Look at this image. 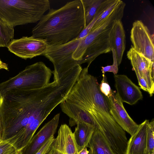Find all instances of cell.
Returning a JSON list of instances; mask_svg holds the SVG:
<instances>
[{"instance_id": "1", "label": "cell", "mask_w": 154, "mask_h": 154, "mask_svg": "<svg viewBox=\"0 0 154 154\" xmlns=\"http://www.w3.org/2000/svg\"><path fill=\"white\" fill-rule=\"evenodd\" d=\"M67 95L56 80L35 90L17 88L0 96L3 140L11 138L15 145L21 137L28 143L37 129Z\"/></svg>"}, {"instance_id": "16", "label": "cell", "mask_w": 154, "mask_h": 154, "mask_svg": "<svg viewBox=\"0 0 154 154\" xmlns=\"http://www.w3.org/2000/svg\"><path fill=\"white\" fill-rule=\"evenodd\" d=\"M122 20H118L113 27L110 35V49L115 50L119 66L122 61L125 49V35Z\"/></svg>"}, {"instance_id": "4", "label": "cell", "mask_w": 154, "mask_h": 154, "mask_svg": "<svg viewBox=\"0 0 154 154\" xmlns=\"http://www.w3.org/2000/svg\"><path fill=\"white\" fill-rule=\"evenodd\" d=\"M125 6L124 2H120L104 21L96 28L91 29L85 37L82 38L72 55L79 65L87 63L88 67L98 56L111 51V32L116 21L122 20Z\"/></svg>"}, {"instance_id": "18", "label": "cell", "mask_w": 154, "mask_h": 154, "mask_svg": "<svg viewBox=\"0 0 154 154\" xmlns=\"http://www.w3.org/2000/svg\"><path fill=\"white\" fill-rule=\"evenodd\" d=\"M88 147L95 154H115L103 136L97 128H95Z\"/></svg>"}, {"instance_id": "25", "label": "cell", "mask_w": 154, "mask_h": 154, "mask_svg": "<svg viewBox=\"0 0 154 154\" xmlns=\"http://www.w3.org/2000/svg\"><path fill=\"white\" fill-rule=\"evenodd\" d=\"M112 53L113 58V63L112 65L107 66L105 67H101V71L102 72L103 76H104L106 72H113L114 75H116L118 71V64L116 58L115 50L112 49L111 50Z\"/></svg>"}, {"instance_id": "6", "label": "cell", "mask_w": 154, "mask_h": 154, "mask_svg": "<svg viewBox=\"0 0 154 154\" xmlns=\"http://www.w3.org/2000/svg\"><path fill=\"white\" fill-rule=\"evenodd\" d=\"M53 72L42 61L27 66L15 76L0 83V96L15 88H41L49 83Z\"/></svg>"}, {"instance_id": "2", "label": "cell", "mask_w": 154, "mask_h": 154, "mask_svg": "<svg viewBox=\"0 0 154 154\" xmlns=\"http://www.w3.org/2000/svg\"><path fill=\"white\" fill-rule=\"evenodd\" d=\"M88 68L82 69L64 100L87 113L105 138H113L122 129L111 115L108 98L100 91L96 78L88 74Z\"/></svg>"}, {"instance_id": "7", "label": "cell", "mask_w": 154, "mask_h": 154, "mask_svg": "<svg viewBox=\"0 0 154 154\" xmlns=\"http://www.w3.org/2000/svg\"><path fill=\"white\" fill-rule=\"evenodd\" d=\"M82 38H77L66 44L48 45L43 55L53 63L54 79L60 78L70 69L79 65L72 55Z\"/></svg>"}, {"instance_id": "27", "label": "cell", "mask_w": 154, "mask_h": 154, "mask_svg": "<svg viewBox=\"0 0 154 154\" xmlns=\"http://www.w3.org/2000/svg\"><path fill=\"white\" fill-rule=\"evenodd\" d=\"M133 70L136 73L138 80L139 85L140 87V88L149 93V89L145 81L140 75L137 70Z\"/></svg>"}, {"instance_id": "20", "label": "cell", "mask_w": 154, "mask_h": 154, "mask_svg": "<svg viewBox=\"0 0 154 154\" xmlns=\"http://www.w3.org/2000/svg\"><path fill=\"white\" fill-rule=\"evenodd\" d=\"M14 34V27L0 18V47H7Z\"/></svg>"}, {"instance_id": "19", "label": "cell", "mask_w": 154, "mask_h": 154, "mask_svg": "<svg viewBox=\"0 0 154 154\" xmlns=\"http://www.w3.org/2000/svg\"><path fill=\"white\" fill-rule=\"evenodd\" d=\"M85 13L86 26L94 18L104 0H81Z\"/></svg>"}, {"instance_id": "5", "label": "cell", "mask_w": 154, "mask_h": 154, "mask_svg": "<svg viewBox=\"0 0 154 154\" xmlns=\"http://www.w3.org/2000/svg\"><path fill=\"white\" fill-rule=\"evenodd\" d=\"M50 9L48 0H0V18L14 27L39 21Z\"/></svg>"}, {"instance_id": "32", "label": "cell", "mask_w": 154, "mask_h": 154, "mask_svg": "<svg viewBox=\"0 0 154 154\" xmlns=\"http://www.w3.org/2000/svg\"><path fill=\"white\" fill-rule=\"evenodd\" d=\"M89 154H95L93 151L91 149H90L89 150Z\"/></svg>"}, {"instance_id": "15", "label": "cell", "mask_w": 154, "mask_h": 154, "mask_svg": "<svg viewBox=\"0 0 154 154\" xmlns=\"http://www.w3.org/2000/svg\"><path fill=\"white\" fill-rule=\"evenodd\" d=\"M149 120L146 119L139 125L136 132L128 140L126 154H148L147 131Z\"/></svg>"}, {"instance_id": "22", "label": "cell", "mask_w": 154, "mask_h": 154, "mask_svg": "<svg viewBox=\"0 0 154 154\" xmlns=\"http://www.w3.org/2000/svg\"><path fill=\"white\" fill-rule=\"evenodd\" d=\"M0 154H23V150L17 149L10 139L0 142Z\"/></svg>"}, {"instance_id": "3", "label": "cell", "mask_w": 154, "mask_h": 154, "mask_svg": "<svg viewBox=\"0 0 154 154\" xmlns=\"http://www.w3.org/2000/svg\"><path fill=\"white\" fill-rule=\"evenodd\" d=\"M85 27L81 0H75L59 9H50L32 29V36L48 45H62L76 38Z\"/></svg>"}, {"instance_id": "24", "label": "cell", "mask_w": 154, "mask_h": 154, "mask_svg": "<svg viewBox=\"0 0 154 154\" xmlns=\"http://www.w3.org/2000/svg\"><path fill=\"white\" fill-rule=\"evenodd\" d=\"M121 0H116L115 2L99 17L91 29H94L97 27L100 23L104 21L108 16L116 8L121 2Z\"/></svg>"}, {"instance_id": "21", "label": "cell", "mask_w": 154, "mask_h": 154, "mask_svg": "<svg viewBox=\"0 0 154 154\" xmlns=\"http://www.w3.org/2000/svg\"><path fill=\"white\" fill-rule=\"evenodd\" d=\"M115 0H104L94 18L83 29L77 38L80 39L85 37L91 31L95 23L102 14L112 5Z\"/></svg>"}, {"instance_id": "31", "label": "cell", "mask_w": 154, "mask_h": 154, "mask_svg": "<svg viewBox=\"0 0 154 154\" xmlns=\"http://www.w3.org/2000/svg\"><path fill=\"white\" fill-rule=\"evenodd\" d=\"M2 126L1 117L0 116V142L3 140L2 137Z\"/></svg>"}, {"instance_id": "26", "label": "cell", "mask_w": 154, "mask_h": 154, "mask_svg": "<svg viewBox=\"0 0 154 154\" xmlns=\"http://www.w3.org/2000/svg\"><path fill=\"white\" fill-rule=\"evenodd\" d=\"M99 88L101 92L106 96L108 97L111 93L112 90L107 81L105 75L103 77Z\"/></svg>"}, {"instance_id": "28", "label": "cell", "mask_w": 154, "mask_h": 154, "mask_svg": "<svg viewBox=\"0 0 154 154\" xmlns=\"http://www.w3.org/2000/svg\"><path fill=\"white\" fill-rule=\"evenodd\" d=\"M54 138V136L51 137L35 154H45L52 143Z\"/></svg>"}, {"instance_id": "23", "label": "cell", "mask_w": 154, "mask_h": 154, "mask_svg": "<svg viewBox=\"0 0 154 154\" xmlns=\"http://www.w3.org/2000/svg\"><path fill=\"white\" fill-rule=\"evenodd\" d=\"M147 150L148 154H154V121L149 122L147 127Z\"/></svg>"}, {"instance_id": "30", "label": "cell", "mask_w": 154, "mask_h": 154, "mask_svg": "<svg viewBox=\"0 0 154 154\" xmlns=\"http://www.w3.org/2000/svg\"><path fill=\"white\" fill-rule=\"evenodd\" d=\"M89 152L87 148V147H85L80 151L78 152L79 154H89Z\"/></svg>"}, {"instance_id": "13", "label": "cell", "mask_w": 154, "mask_h": 154, "mask_svg": "<svg viewBox=\"0 0 154 154\" xmlns=\"http://www.w3.org/2000/svg\"><path fill=\"white\" fill-rule=\"evenodd\" d=\"M114 78L116 92L123 103L133 105L143 99L140 88L126 75L116 74Z\"/></svg>"}, {"instance_id": "29", "label": "cell", "mask_w": 154, "mask_h": 154, "mask_svg": "<svg viewBox=\"0 0 154 154\" xmlns=\"http://www.w3.org/2000/svg\"><path fill=\"white\" fill-rule=\"evenodd\" d=\"M5 69L7 70H8V65L2 61L0 59V69Z\"/></svg>"}, {"instance_id": "12", "label": "cell", "mask_w": 154, "mask_h": 154, "mask_svg": "<svg viewBox=\"0 0 154 154\" xmlns=\"http://www.w3.org/2000/svg\"><path fill=\"white\" fill-rule=\"evenodd\" d=\"M45 154H79L73 132L67 125H61L56 137Z\"/></svg>"}, {"instance_id": "14", "label": "cell", "mask_w": 154, "mask_h": 154, "mask_svg": "<svg viewBox=\"0 0 154 154\" xmlns=\"http://www.w3.org/2000/svg\"><path fill=\"white\" fill-rule=\"evenodd\" d=\"M60 116V113L55 115L33 136L23 150V154H35L51 137L54 136L58 125Z\"/></svg>"}, {"instance_id": "8", "label": "cell", "mask_w": 154, "mask_h": 154, "mask_svg": "<svg viewBox=\"0 0 154 154\" xmlns=\"http://www.w3.org/2000/svg\"><path fill=\"white\" fill-rule=\"evenodd\" d=\"M48 45L44 40L32 36L13 40L7 46L11 52L25 59L43 55Z\"/></svg>"}, {"instance_id": "10", "label": "cell", "mask_w": 154, "mask_h": 154, "mask_svg": "<svg viewBox=\"0 0 154 154\" xmlns=\"http://www.w3.org/2000/svg\"><path fill=\"white\" fill-rule=\"evenodd\" d=\"M127 57L130 60L132 70L137 71L146 82L149 89V94L152 96L154 91V62L138 52L132 46L127 52Z\"/></svg>"}, {"instance_id": "11", "label": "cell", "mask_w": 154, "mask_h": 154, "mask_svg": "<svg viewBox=\"0 0 154 154\" xmlns=\"http://www.w3.org/2000/svg\"><path fill=\"white\" fill-rule=\"evenodd\" d=\"M107 97L110 105V113L113 118L124 131L132 135L137 131L139 125L128 115L116 92L112 90Z\"/></svg>"}, {"instance_id": "17", "label": "cell", "mask_w": 154, "mask_h": 154, "mask_svg": "<svg viewBox=\"0 0 154 154\" xmlns=\"http://www.w3.org/2000/svg\"><path fill=\"white\" fill-rule=\"evenodd\" d=\"M73 133L74 140L78 152L88 147L95 128L88 124L79 122Z\"/></svg>"}, {"instance_id": "9", "label": "cell", "mask_w": 154, "mask_h": 154, "mask_svg": "<svg viewBox=\"0 0 154 154\" xmlns=\"http://www.w3.org/2000/svg\"><path fill=\"white\" fill-rule=\"evenodd\" d=\"M130 38L134 50L153 62V38L147 27L140 20L135 21L131 31Z\"/></svg>"}]
</instances>
